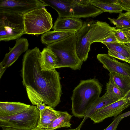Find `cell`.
Segmentation results:
<instances>
[{
	"instance_id": "e0dca14e",
	"label": "cell",
	"mask_w": 130,
	"mask_h": 130,
	"mask_svg": "<svg viewBox=\"0 0 130 130\" xmlns=\"http://www.w3.org/2000/svg\"><path fill=\"white\" fill-rule=\"evenodd\" d=\"M74 31H50L43 34L41 39L42 43L48 45L55 43L75 35Z\"/></svg>"
},
{
	"instance_id": "f546056e",
	"label": "cell",
	"mask_w": 130,
	"mask_h": 130,
	"mask_svg": "<svg viewBox=\"0 0 130 130\" xmlns=\"http://www.w3.org/2000/svg\"><path fill=\"white\" fill-rule=\"evenodd\" d=\"M99 42L103 43H115L118 42L115 36L112 32L109 36Z\"/></svg>"
},
{
	"instance_id": "d6a6232c",
	"label": "cell",
	"mask_w": 130,
	"mask_h": 130,
	"mask_svg": "<svg viewBox=\"0 0 130 130\" xmlns=\"http://www.w3.org/2000/svg\"><path fill=\"white\" fill-rule=\"evenodd\" d=\"M5 67L1 64H0V79L1 77L6 70V69Z\"/></svg>"
},
{
	"instance_id": "9c48e42d",
	"label": "cell",
	"mask_w": 130,
	"mask_h": 130,
	"mask_svg": "<svg viewBox=\"0 0 130 130\" xmlns=\"http://www.w3.org/2000/svg\"><path fill=\"white\" fill-rule=\"evenodd\" d=\"M130 106V101L120 100L100 109L89 118L94 123H99L107 118L117 116Z\"/></svg>"
},
{
	"instance_id": "f1b7e54d",
	"label": "cell",
	"mask_w": 130,
	"mask_h": 130,
	"mask_svg": "<svg viewBox=\"0 0 130 130\" xmlns=\"http://www.w3.org/2000/svg\"><path fill=\"white\" fill-rule=\"evenodd\" d=\"M116 3L124 10L127 12H130V0H116Z\"/></svg>"
},
{
	"instance_id": "74e56055",
	"label": "cell",
	"mask_w": 130,
	"mask_h": 130,
	"mask_svg": "<svg viewBox=\"0 0 130 130\" xmlns=\"http://www.w3.org/2000/svg\"><path fill=\"white\" fill-rule=\"evenodd\" d=\"M125 14L130 18V12H127L125 13Z\"/></svg>"
},
{
	"instance_id": "44dd1931",
	"label": "cell",
	"mask_w": 130,
	"mask_h": 130,
	"mask_svg": "<svg viewBox=\"0 0 130 130\" xmlns=\"http://www.w3.org/2000/svg\"><path fill=\"white\" fill-rule=\"evenodd\" d=\"M72 116L67 111H59V116L45 129L54 130L61 128L70 127L71 124L70 121Z\"/></svg>"
},
{
	"instance_id": "4316f807",
	"label": "cell",
	"mask_w": 130,
	"mask_h": 130,
	"mask_svg": "<svg viewBox=\"0 0 130 130\" xmlns=\"http://www.w3.org/2000/svg\"><path fill=\"white\" fill-rule=\"evenodd\" d=\"M108 55L110 56L128 62V59L121 53L114 51L108 50Z\"/></svg>"
},
{
	"instance_id": "d4e9b609",
	"label": "cell",
	"mask_w": 130,
	"mask_h": 130,
	"mask_svg": "<svg viewBox=\"0 0 130 130\" xmlns=\"http://www.w3.org/2000/svg\"><path fill=\"white\" fill-rule=\"evenodd\" d=\"M110 22L116 25V28L121 29H130V18L125 13H120L116 19L108 18Z\"/></svg>"
},
{
	"instance_id": "7c38bea8",
	"label": "cell",
	"mask_w": 130,
	"mask_h": 130,
	"mask_svg": "<svg viewBox=\"0 0 130 130\" xmlns=\"http://www.w3.org/2000/svg\"><path fill=\"white\" fill-rule=\"evenodd\" d=\"M29 45L27 39L20 38L17 39L14 46L12 48L9 47V52L5 55L0 64L6 68L9 67L17 60L22 53L28 50Z\"/></svg>"
},
{
	"instance_id": "60d3db41",
	"label": "cell",
	"mask_w": 130,
	"mask_h": 130,
	"mask_svg": "<svg viewBox=\"0 0 130 130\" xmlns=\"http://www.w3.org/2000/svg\"><path fill=\"white\" fill-rule=\"evenodd\" d=\"M128 63H129V64H130V62L128 61Z\"/></svg>"
},
{
	"instance_id": "1f68e13d",
	"label": "cell",
	"mask_w": 130,
	"mask_h": 130,
	"mask_svg": "<svg viewBox=\"0 0 130 130\" xmlns=\"http://www.w3.org/2000/svg\"><path fill=\"white\" fill-rule=\"evenodd\" d=\"M121 29L125 34L127 37L130 41V29Z\"/></svg>"
},
{
	"instance_id": "5b68a950",
	"label": "cell",
	"mask_w": 130,
	"mask_h": 130,
	"mask_svg": "<svg viewBox=\"0 0 130 130\" xmlns=\"http://www.w3.org/2000/svg\"><path fill=\"white\" fill-rule=\"evenodd\" d=\"M25 34H43L53 27L51 15L45 7L37 8L23 15Z\"/></svg>"
},
{
	"instance_id": "d6986e66",
	"label": "cell",
	"mask_w": 130,
	"mask_h": 130,
	"mask_svg": "<svg viewBox=\"0 0 130 130\" xmlns=\"http://www.w3.org/2000/svg\"><path fill=\"white\" fill-rule=\"evenodd\" d=\"M59 111L53 109L49 106H47L43 111L39 112L40 117L37 127L46 129L59 115Z\"/></svg>"
},
{
	"instance_id": "e575fe53",
	"label": "cell",
	"mask_w": 130,
	"mask_h": 130,
	"mask_svg": "<svg viewBox=\"0 0 130 130\" xmlns=\"http://www.w3.org/2000/svg\"><path fill=\"white\" fill-rule=\"evenodd\" d=\"M127 100L130 101V90L120 100Z\"/></svg>"
},
{
	"instance_id": "9a60e30c",
	"label": "cell",
	"mask_w": 130,
	"mask_h": 130,
	"mask_svg": "<svg viewBox=\"0 0 130 130\" xmlns=\"http://www.w3.org/2000/svg\"><path fill=\"white\" fill-rule=\"evenodd\" d=\"M118 100L105 94L102 97H99L86 111L83 121L77 127L80 129L86 120L95 112L103 107Z\"/></svg>"
},
{
	"instance_id": "ba28073f",
	"label": "cell",
	"mask_w": 130,
	"mask_h": 130,
	"mask_svg": "<svg viewBox=\"0 0 130 130\" xmlns=\"http://www.w3.org/2000/svg\"><path fill=\"white\" fill-rule=\"evenodd\" d=\"M48 6L42 0H1L0 11L23 15L35 9Z\"/></svg>"
},
{
	"instance_id": "4fadbf2b",
	"label": "cell",
	"mask_w": 130,
	"mask_h": 130,
	"mask_svg": "<svg viewBox=\"0 0 130 130\" xmlns=\"http://www.w3.org/2000/svg\"><path fill=\"white\" fill-rule=\"evenodd\" d=\"M83 23L79 19L73 17H58L53 27L55 31H77L82 27Z\"/></svg>"
},
{
	"instance_id": "8992f818",
	"label": "cell",
	"mask_w": 130,
	"mask_h": 130,
	"mask_svg": "<svg viewBox=\"0 0 130 130\" xmlns=\"http://www.w3.org/2000/svg\"><path fill=\"white\" fill-rule=\"evenodd\" d=\"M25 34L23 15L0 11V41L20 38Z\"/></svg>"
},
{
	"instance_id": "4dcf8cb0",
	"label": "cell",
	"mask_w": 130,
	"mask_h": 130,
	"mask_svg": "<svg viewBox=\"0 0 130 130\" xmlns=\"http://www.w3.org/2000/svg\"><path fill=\"white\" fill-rule=\"evenodd\" d=\"M46 106L44 103H39L37 105V107L39 110V112H41L44 110Z\"/></svg>"
},
{
	"instance_id": "8d00e7d4",
	"label": "cell",
	"mask_w": 130,
	"mask_h": 130,
	"mask_svg": "<svg viewBox=\"0 0 130 130\" xmlns=\"http://www.w3.org/2000/svg\"><path fill=\"white\" fill-rule=\"evenodd\" d=\"M30 130H46L45 129L40 128L37 127L32 129Z\"/></svg>"
},
{
	"instance_id": "6da1fadb",
	"label": "cell",
	"mask_w": 130,
	"mask_h": 130,
	"mask_svg": "<svg viewBox=\"0 0 130 130\" xmlns=\"http://www.w3.org/2000/svg\"><path fill=\"white\" fill-rule=\"evenodd\" d=\"M41 53L36 47L28 50L23 55L21 70L22 82L33 105L43 102L55 108L60 102L62 94L61 78L56 69L41 70Z\"/></svg>"
},
{
	"instance_id": "f35d334b",
	"label": "cell",
	"mask_w": 130,
	"mask_h": 130,
	"mask_svg": "<svg viewBox=\"0 0 130 130\" xmlns=\"http://www.w3.org/2000/svg\"><path fill=\"white\" fill-rule=\"evenodd\" d=\"M80 129L77 127V128L75 129H68L66 130H80Z\"/></svg>"
},
{
	"instance_id": "3957f363",
	"label": "cell",
	"mask_w": 130,
	"mask_h": 130,
	"mask_svg": "<svg viewBox=\"0 0 130 130\" xmlns=\"http://www.w3.org/2000/svg\"><path fill=\"white\" fill-rule=\"evenodd\" d=\"M102 86L95 78L81 80L73 91L71 108L73 115L84 118L86 111L99 97Z\"/></svg>"
},
{
	"instance_id": "7402d4cb",
	"label": "cell",
	"mask_w": 130,
	"mask_h": 130,
	"mask_svg": "<svg viewBox=\"0 0 130 130\" xmlns=\"http://www.w3.org/2000/svg\"><path fill=\"white\" fill-rule=\"evenodd\" d=\"M109 75L125 95L130 90V77L115 72L110 73Z\"/></svg>"
},
{
	"instance_id": "d590c367",
	"label": "cell",
	"mask_w": 130,
	"mask_h": 130,
	"mask_svg": "<svg viewBox=\"0 0 130 130\" xmlns=\"http://www.w3.org/2000/svg\"><path fill=\"white\" fill-rule=\"evenodd\" d=\"M2 130H21L9 127H2Z\"/></svg>"
},
{
	"instance_id": "8fae6325",
	"label": "cell",
	"mask_w": 130,
	"mask_h": 130,
	"mask_svg": "<svg viewBox=\"0 0 130 130\" xmlns=\"http://www.w3.org/2000/svg\"><path fill=\"white\" fill-rule=\"evenodd\" d=\"M99 61L110 73L115 72L130 77V66L120 62L108 54H100L97 55Z\"/></svg>"
},
{
	"instance_id": "277c9868",
	"label": "cell",
	"mask_w": 130,
	"mask_h": 130,
	"mask_svg": "<svg viewBox=\"0 0 130 130\" xmlns=\"http://www.w3.org/2000/svg\"><path fill=\"white\" fill-rule=\"evenodd\" d=\"M47 47L56 54L58 58L56 68L66 67L73 70L81 69L83 62L76 54L75 34L50 44Z\"/></svg>"
},
{
	"instance_id": "ab89813d",
	"label": "cell",
	"mask_w": 130,
	"mask_h": 130,
	"mask_svg": "<svg viewBox=\"0 0 130 130\" xmlns=\"http://www.w3.org/2000/svg\"><path fill=\"white\" fill-rule=\"evenodd\" d=\"M125 44L128 46L129 47H130V41L126 43Z\"/></svg>"
},
{
	"instance_id": "836d02e7",
	"label": "cell",
	"mask_w": 130,
	"mask_h": 130,
	"mask_svg": "<svg viewBox=\"0 0 130 130\" xmlns=\"http://www.w3.org/2000/svg\"><path fill=\"white\" fill-rule=\"evenodd\" d=\"M130 116V111L120 115V118L121 120L126 117Z\"/></svg>"
},
{
	"instance_id": "2e32d148",
	"label": "cell",
	"mask_w": 130,
	"mask_h": 130,
	"mask_svg": "<svg viewBox=\"0 0 130 130\" xmlns=\"http://www.w3.org/2000/svg\"><path fill=\"white\" fill-rule=\"evenodd\" d=\"M59 61L56 54L49 48H44L41 52V66L42 71L56 69Z\"/></svg>"
},
{
	"instance_id": "7a4b0ae2",
	"label": "cell",
	"mask_w": 130,
	"mask_h": 130,
	"mask_svg": "<svg viewBox=\"0 0 130 130\" xmlns=\"http://www.w3.org/2000/svg\"><path fill=\"white\" fill-rule=\"evenodd\" d=\"M116 28L106 22L91 20L84 22L82 28L75 34L76 53L79 59L83 62L86 61L91 44L106 38Z\"/></svg>"
},
{
	"instance_id": "30bf717a",
	"label": "cell",
	"mask_w": 130,
	"mask_h": 130,
	"mask_svg": "<svg viewBox=\"0 0 130 130\" xmlns=\"http://www.w3.org/2000/svg\"><path fill=\"white\" fill-rule=\"evenodd\" d=\"M72 17H95L104 12L92 5L90 0H68Z\"/></svg>"
},
{
	"instance_id": "603a6c76",
	"label": "cell",
	"mask_w": 130,
	"mask_h": 130,
	"mask_svg": "<svg viewBox=\"0 0 130 130\" xmlns=\"http://www.w3.org/2000/svg\"><path fill=\"white\" fill-rule=\"evenodd\" d=\"M108 50L119 52L127 58L130 62V47L125 44L118 42L103 43Z\"/></svg>"
},
{
	"instance_id": "5bb4252c",
	"label": "cell",
	"mask_w": 130,
	"mask_h": 130,
	"mask_svg": "<svg viewBox=\"0 0 130 130\" xmlns=\"http://www.w3.org/2000/svg\"><path fill=\"white\" fill-rule=\"evenodd\" d=\"M31 105L20 102H0V117L11 116L23 111Z\"/></svg>"
},
{
	"instance_id": "484cf974",
	"label": "cell",
	"mask_w": 130,
	"mask_h": 130,
	"mask_svg": "<svg viewBox=\"0 0 130 130\" xmlns=\"http://www.w3.org/2000/svg\"><path fill=\"white\" fill-rule=\"evenodd\" d=\"M113 33L118 42L125 44L129 42L126 35L121 29H116L113 31Z\"/></svg>"
},
{
	"instance_id": "52a82bcc",
	"label": "cell",
	"mask_w": 130,
	"mask_h": 130,
	"mask_svg": "<svg viewBox=\"0 0 130 130\" xmlns=\"http://www.w3.org/2000/svg\"><path fill=\"white\" fill-rule=\"evenodd\" d=\"M39 117L37 106L31 105L27 109L13 115L0 117V126L30 130L37 127Z\"/></svg>"
},
{
	"instance_id": "cb8c5ba5",
	"label": "cell",
	"mask_w": 130,
	"mask_h": 130,
	"mask_svg": "<svg viewBox=\"0 0 130 130\" xmlns=\"http://www.w3.org/2000/svg\"><path fill=\"white\" fill-rule=\"evenodd\" d=\"M106 91L105 94L108 95L114 99L120 100L124 94L109 77L108 82L106 85Z\"/></svg>"
},
{
	"instance_id": "83f0119b",
	"label": "cell",
	"mask_w": 130,
	"mask_h": 130,
	"mask_svg": "<svg viewBox=\"0 0 130 130\" xmlns=\"http://www.w3.org/2000/svg\"><path fill=\"white\" fill-rule=\"evenodd\" d=\"M121 120L119 115L116 117L111 123L103 130H117V126Z\"/></svg>"
},
{
	"instance_id": "ac0fdd59",
	"label": "cell",
	"mask_w": 130,
	"mask_h": 130,
	"mask_svg": "<svg viewBox=\"0 0 130 130\" xmlns=\"http://www.w3.org/2000/svg\"><path fill=\"white\" fill-rule=\"evenodd\" d=\"M45 4L55 10L58 17L60 18L72 17L68 0H42Z\"/></svg>"
},
{
	"instance_id": "ffe728a7",
	"label": "cell",
	"mask_w": 130,
	"mask_h": 130,
	"mask_svg": "<svg viewBox=\"0 0 130 130\" xmlns=\"http://www.w3.org/2000/svg\"><path fill=\"white\" fill-rule=\"evenodd\" d=\"M90 3L104 12L110 13H121L124 10L116 3V0H90Z\"/></svg>"
}]
</instances>
